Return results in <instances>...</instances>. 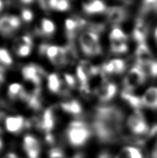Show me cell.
Returning <instances> with one entry per match:
<instances>
[{"instance_id":"cell-30","label":"cell","mask_w":157,"mask_h":158,"mask_svg":"<svg viewBox=\"0 0 157 158\" xmlns=\"http://www.w3.org/2000/svg\"><path fill=\"white\" fill-rule=\"evenodd\" d=\"M23 45H29L30 47L33 46L32 39L29 35H23L16 38L13 43V49H15L17 47L23 46Z\"/></svg>"},{"instance_id":"cell-31","label":"cell","mask_w":157,"mask_h":158,"mask_svg":"<svg viewBox=\"0 0 157 158\" xmlns=\"http://www.w3.org/2000/svg\"><path fill=\"white\" fill-rule=\"evenodd\" d=\"M0 63L9 66L13 63V59L10 53L4 48H0Z\"/></svg>"},{"instance_id":"cell-36","label":"cell","mask_w":157,"mask_h":158,"mask_svg":"<svg viewBox=\"0 0 157 158\" xmlns=\"http://www.w3.org/2000/svg\"><path fill=\"white\" fill-rule=\"evenodd\" d=\"M143 8L145 10H152L157 13V1H146L143 2Z\"/></svg>"},{"instance_id":"cell-41","label":"cell","mask_w":157,"mask_h":158,"mask_svg":"<svg viewBox=\"0 0 157 158\" xmlns=\"http://www.w3.org/2000/svg\"><path fill=\"white\" fill-rule=\"evenodd\" d=\"M5 158H19L14 153H8L6 155Z\"/></svg>"},{"instance_id":"cell-37","label":"cell","mask_w":157,"mask_h":158,"mask_svg":"<svg viewBox=\"0 0 157 158\" xmlns=\"http://www.w3.org/2000/svg\"><path fill=\"white\" fill-rule=\"evenodd\" d=\"M49 158H66L63 152L58 148H53L49 151Z\"/></svg>"},{"instance_id":"cell-27","label":"cell","mask_w":157,"mask_h":158,"mask_svg":"<svg viewBox=\"0 0 157 158\" xmlns=\"http://www.w3.org/2000/svg\"><path fill=\"white\" fill-rule=\"evenodd\" d=\"M111 42H126L127 40V35L119 27H114L109 34Z\"/></svg>"},{"instance_id":"cell-44","label":"cell","mask_w":157,"mask_h":158,"mask_svg":"<svg viewBox=\"0 0 157 158\" xmlns=\"http://www.w3.org/2000/svg\"><path fill=\"white\" fill-rule=\"evenodd\" d=\"M22 2L24 3V4H30V3L33 2V1H23Z\"/></svg>"},{"instance_id":"cell-11","label":"cell","mask_w":157,"mask_h":158,"mask_svg":"<svg viewBox=\"0 0 157 158\" xmlns=\"http://www.w3.org/2000/svg\"><path fill=\"white\" fill-rule=\"evenodd\" d=\"M23 148L29 158H39L41 146L39 141L32 135H26L23 140Z\"/></svg>"},{"instance_id":"cell-32","label":"cell","mask_w":157,"mask_h":158,"mask_svg":"<svg viewBox=\"0 0 157 158\" xmlns=\"http://www.w3.org/2000/svg\"><path fill=\"white\" fill-rule=\"evenodd\" d=\"M145 71L149 74L151 77H157V60H153L146 66L143 67Z\"/></svg>"},{"instance_id":"cell-29","label":"cell","mask_w":157,"mask_h":158,"mask_svg":"<svg viewBox=\"0 0 157 158\" xmlns=\"http://www.w3.org/2000/svg\"><path fill=\"white\" fill-rule=\"evenodd\" d=\"M123 152L127 158H144L141 151L133 146H126Z\"/></svg>"},{"instance_id":"cell-17","label":"cell","mask_w":157,"mask_h":158,"mask_svg":"<svg viewBox=\"0 0 157 158\" xmlns=\"http://www.w3.org/2000/svg\"><path fill=\"white\" fill-rule=\"evenodd\" d=\"M128 16L127 11L124 8L114 6L109 8L107 10V19L112 24H119L124 22Z\"/></svg>"},{"instance_id":"cell-39","label":"cell","mask_w":157,"mask_h":158,"mask_svg":"<svg viewBox=\"0 0 157 158\" xmlns=\"http://www.w3.org/2000/svg\"><path fill=\"white\" fill-rule=\"evenodd\" d=\"M45 139L46 141V142L49 143V144H53V143H54V137H53V136L51 133H46Z\"/></svg>"},{"instance_id":"cell-13","label":"cell","mask_w":157,"mask_h":158,"mask_svg":"<svg viewBox=\"0 0 157 158\" xmlns=\"http://www.w3.org/2000/svg\"><path fill=\"white\" fill-rule=\"evenodd\" d=\"M136 58L138 65L144 67L153 61V55L145 43L139 44L136 49Z\"/></svg>"},{"instance_id":"cell-20","label":"cell","mask_w":157,"mask_h":158,"mask_svg":"<svg viewBox=\"0 0 157 158\" xmlns=\"http://www.w3.org/2000/svg\"><path fill=\"white\" fill-rule=\"evenodd\" d=\"M28 106L35 111H38L42 108V100L40 97V88H35L34 91L30 94H27L25 100Z\"/></svg>"},{"instance_id":"cell-1","label":"cell","mask_w":157,"mask_h":158,"mask_svg":"<svg viewBox=\"0 0 157 158\" xmlns=\"http://www.w3.org/2000/svg\"><path fill=\"white\" fill-rule=\"evenodd\" d=\"M123 121L124 114L118 107L98 106L94 111L91 131L101 143H114L120 137Z\"/></svg>"},{"instance_id":"cell-46","label":"cell","mask_w":157,"mask_h":158,"mask_svg":"<svg viewBox=\"0 0 157 158\" xmlns=\"http://www.w3.org/2000/svg\"><path fill=\"white\" fill-rule=\"evenodd\" d=\"M2 146H3V143H2V139H0V150H1L2 148Z\"/></svg>"},{"instance_id":"cell-47","label":"cell","mask_w":157,"mask_h":158,"mask_svg":"<svg viewBox=\"0 0 157 158\" xmlns=\"http://www.w3.org/2000/svg\"><path fill=\"white\" fill-rule=\"evenodd\" d=\"M114 158H119V157H114Z\"/></svg>"},{"instance_id":"cell-2","label":"cell","mask_w":157,"mask_h":158,"mask_svg":"<svg viewBox=\"0 0 157 158\" xmlns=\"http://www.w3.org/2000/svg\"><path fill=\"white\" fill-rule=\"evenodd\" d=\"M92 133V131L85 123L75 121L69 124L66 135L70 144L75 147L83 146L87 142Z\"/></svg>"},{"instance_id":"cell-22","label":"cell","mask_w":157,"mask_h":158,"mask_svg":"<svg viewBox=\"0 0 157 158\" xmlns=\"http://www.w3.org/2000/svg\"><path fill=\"white\" fill-rule=\"evenodd\" d=\"M121 97L123 100H125L129 105L135 109L136 110H139V109H141L143 106L142 98L131 94V92L124 90L121 93Z\"/></svg>"},{"instance_id":"cell-15","label":"cell","mask_w":157,"mask_h":158,"mask_svg":"<svg viewBox=\"0 0 157 158\" xmlns=\"http://www.w3.org/2000/svg\"><path fill=\"white\" fill-rule=\"evenodd\" d=\"M148 27L146 22L142 18H139L136 22L135 27L133 30L132 36L134 40L139 44L145 43L147 37Z\"/></svg>"},{"instance_id":"cell-26","label":"cell","mask_w":157,"mask_h":158,"mask_svg":"<svg viewBox=\"0 0 157 158\" xmlns=\"http://www.w3.org/2000/svg\"><path fill=\"white\" fill-rule=\"evenodd\" d=\"M49 8L51 9L64 12L69 9L70 4L66 0H51L49 1Z\"/></svg>"},{"instance_id":"cell-42","label":"cell","mask_w":157,"mask_h":158,"mask_svg":"<svg viewBox=\"0 0 157 158\" xmlns=\"http://www.w3.org/2000/svg\"><path fill=\"white\" fill-rule=\"evenodd\" d=\"M152 158H157V146H156V148L152 152Z\"/></svg>"},{"instance_id":"cell-19","label":"cell","mask_w":157,"mask_h":158,"mask_svg":"<svg viewBox=\"0 0 157 158\" xmlns=\"http://www.w3.org/2000/svg\"><path fill=\"white\" fill-rule=\"evenodd\" d=\"M83 8L86 13L89 15L101 13L105 12L107 9L105 3L101 1H98V0L84 3Z\"/></svg>"},{"instance_id":"cell-12","label":"cell","mask_w":157,"mask_h":158,"mask_svg":"<svg viewBox=\"0 0 157 158\" xmlns=\"http://www.w3.org/2000/svg\"><path fill=\"white\" fill-rule=\"evenodd\" d=\"M87 22L85 19L79 18H68L65 20V30L66 33L67 38L71 40L75 37L78 32L83 29L86 27Z\"/></svg>"},{"instance_id":"cell-35","label":"cell","mask_w":157,"mask_h":158,"mask_svg":"<svg viewBox=\"0 0 157 158\" xmlns=\"http://www.w3.org/2000/svg\"><path fill=\"white\" fill-rule=\"evenodd\" d=\"M22 18L24 22H30L33 19V13L30 10L25 8L22 11Z\"/></svg>"},{"instance_id":"cell-43","label":"cell","mask_w":157,"mask_h":158,"mask_svg":"<svg viewBox=\"0 0 157 158\" xmlns=\"http://www.w3.org/2000/svg\"><path fill=\"white\" fill-rule=\"evenodd\" d=\"M153 133H155L157 135V125L153 128Z\"/></svg>"},{"instance_id":"cell-9","label":"cell","mask_w":157,"mask_h":158,"mask_svg":"<svg viewBox=\"0 0 157 158\" xmlns=\"http://www.w3.org/2000/svg\"><path fill=\"white\" fill-rule=\"evenodd\" d=\"M33 123L35 124L36 128L44 131L45 134L50 133L55 125V117L52 109L45 110L42 116L33 121Z\"/></svg>"},{"instance_id":"cell-33","label":"cell","mask_w":157,"mask_h":158,"mask_svg":"<svg viewBox=\"0 0 157 158\" xmlns=\"http://www.w3.org/2000/svg\"><path fill=\"white\" fill-rule=\"evenodd\" d=\"M32 47L29 46V45H23L19 47H17L14 50L15 51L17 55L20 57H26L29 56L30 52H31Z\"/></svg>"},{"instance_id":"cell-8","label":"cell","mask_w":157,"mask_h":158,"mask_svg":"<svg viewBox=\"0 0 157 158\" xmlns=\"http://www.w3.org/2000/svg\"><path fill=\"white\" fill-rule=\"evenodd\" d=\"M21 22L18 16L5 15L0 18V33L5 36L10 35L20 27Z\"/></svg>"},{"instance_id":"cell-4","label":"cell","mask_w":157,"mask_h":158,"mask_svg":"<svg viewBox=\"0 0 157 158\" xmlns=\"http://www.w3.org/2000/svg\"><path fill=\"white\" fill-rule=\"evenodd\" d=\"M39 53L40 55H45L55 66L62 67L67 64L64 47L43 44L39 48Z\"/></svg>"},{"instance_id":"cell-5","label":"cell","mask_w":157,"mask_h":158,"mask_svg":"<svg viewBox=\"0 0 157 158\" xmlns=\"http://www.w3.org/2000/svg\"><path fill=\"white\" fill-rule=\"evenodd\" d=\"M147 74L144 69L137 64L133 67L126 75L124 79L125 90L130 92L143 84L146 81Z\"/></svg>"},{"instance_id":"cell-24","label":"cell","mask_w":157,"mask_h":158,"mask_svg":"<svg viewBox=\"0 0 157 158\" xmlns=\"http://www.w3.org/2000/svg\"><path fill=\"white\" fill-rule=\"evenodd\" d=\"M48 88L53 93L60 94L63 82L62 81L58 76L56 74H51L48 78Z\"/></svg>"},{"instance_id":"cell-21","label":"cell","mask_w":157,"mask_h":158,"mask_svg":"<svg viewBox=\"0 0 157 158\" xmlns=\"http://www.w3.org/2000/svg\"><path fill=\"white\" fill-rule=\"evenodd\" d=\"M27 94L23 86L19 83L11 84L8 88V95L10 99H21L25 101Z\"/></svg>"},{"instance_id":"cell-6","label":"cell","mask_w":157,"mask_h":158,"mask_svg":"<svg viewBox=\"0 0 157 158\" xmlns=\"http://www.w3.org/2000/svg\"><path fill=\"white\" fill-rule=\"evenodd\" d=\"M127 126L131 131L136 135H143L148 131L147 124L139 110H135L129 117Z\"/></svg>"},{"instance_id":"cell-3","label":"cell","mask_w":157,"mask_h":158,"mask_svg":"<svg viewBox=\"0 0 157 158\" xmlns=\"http://www.w3.org/2000/svg\"><path fill=\"white\" fill-rule=\"evenodd\" d=\"M80 49L83 53L87 56H94L101 53L102 49L100 44L99 33L87 30L79 38Z\"/></svg>"},{"instance_id":"cell-7","label":"cell","mask_w":157,"mask_h":158,"mask_svg":"<svg viewBox=\"0 0 157 158\" xmlns=\"http://www.w3.org/2000/svg\"><path fill=\"white\" fill-rule=\"evenodd\" d=\"M44 72L42 67L35 64H29L22 69V74L26 81H30L36 86L40 85Z\"/></svg>"},{"instance_id":"cell-23","label":"cell","mask_w":157,"mask_h":158,"mask_svg":"<svg viewBox=\"0 0 157 158\" xmlns=\"http://www.w3.org/2000/svg\"><path fill=\"white\" fill-rule=\"evenodd\" d=\"M60 106L64 112L73 115H79L83 112L82 106L79 103V101L76 100L62 102L61 103Z\"/></svg>"},{"instance_id":"cell-10","label":"cell","mask_w":157,"mask_h":158,"mask_svg":"<svg viewBox=\"0 0 157 158\" xmlns=\"http://www.w3.org/2000/svg\"><path fill=\"white\" fill-rule=\"evenodd\" d=\"M95 93L100 101H110L116 94L117 86L114 83H109L104 81L96 89Z\"/></svg>"},{"instance_id":"cell-34","label":"cell","mask_w":157,"mask_h":158,"mask_svg":"<svg viewBox=\"0 0 157 158\" xmlns=\"http://www.w3.org/2000/svg\"><path fill=\"white\" fill-rule=\"evenodd\" d=\"M64 79H65L66 84L69 88L73 89L75 87V85H76V81H75V78L74 76L69 74H64Z\"/></svg>"},{"instance_id":"cell-38","label":"cell","mask_w":157,"mask_h":158,"mask_svg":"<svg viewBox=\"0 0 157 158\" xmlns=\"http://www.w3.org/2000/svg\"><path fill=\"white\" fill-rule=\"evenodd\" d=\"M7 117L4 112L0 111V134L4 132V128H6V120Z\"/></svg>"},{"instance_id":"cell-40","label":"cell","mask_w":157,"mask_h":158,"mask_svg":"<svg viewBox=\"0 0 157 158\" xmlns=\"http://www.w3.org/2000/svg\"><path fill=\"white\" fill-rule=\"evenodd\" d=\"M4 74H5V71L4 68L0 66V84L3 83L4 81Z\"/></svg>"},{"instance_id":"cell-16","label":"cell","mask_w":157,"mask_h":158,"mask_svg":"<svg viewBox=\"0 0 157 158\" xmlns=\"http://www.w3.org/2000/svg\"><path fill=\"white\" fill-rule=\"evenodd\" d=\"M26 121L23 117H8L6 120V130L11 133H18L26 127Z\"/></svg>"},{"instance_id":"cell-28","label":"cell","mask_w":157,"mask_h":158,"mask_svg":"<svg viewBox=\"0 0 157 158\" xmlns=\"http://www.w3.org/2000/svg\"><path fill=\"white\" fill-rule=\"evenodd\" d=\"M111 51L116 54H123L127 52L128 45L126 42H111Z\"/></svg>"},{"instance_id":"cell-45","label":"cell","mask_w":157,"mask_h":158,"mask_svg":"<svg viewBox=\"0 0 157 158\" xmlns=\"http://www.w3.org/2000/svg\"><path fill=\"white\" fill-rule=\"evenodd\" d=\"M2 8H3V3L0 1V11L2 10Z\"/></svg>"},{"instance_id":"cell-25","label":"cell","mask_w":157,"mask_h":158,"mask_svg":"<svg viewBox=\"0 0 157 158\" xmlns=\"http://www.w3.org/2000/svg\"><path fill=\"white\" fill-rule=\"evenodd\" d=\"M55 30V26L53 22L49 19H43L41 21L40 33L46 36H50L53 34Z\"/></svg>"},{"instance_id":"cell-18","label":"cell","mask_w":157,"mask_h":158,"mask_svg":"<svg viewBox=\"0 0 157 158\" xmlns=\"http://www.w3.org/2000/svg\"><path fill=\"white\" fill-rule=\"evenodd\" d=\"M142 101L143 106L151 109H157V87H151L143 95Z\"/></svg>"},{"instance_id":"cell-14","label":"cell","mask_w":157,"mask_h":158,"mask_svg":"<svg viewBox=\"0 0 157 158\" xmlns=\"http://www.w3.org/2000/svg\"><path fill=\"white\" fill-rule=\"evenodd\" d=\"M125 61L122 59L116 58L103 64L102 72L108 74H120L125 72Z\"/></svg>"}]
</instances>
